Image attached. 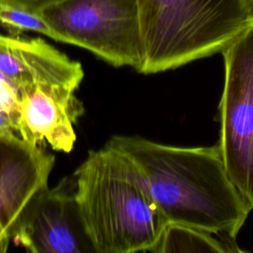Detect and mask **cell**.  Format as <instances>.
<instances>
[{
    "label": "cell",
    "instance_id": "cell-15",
    "mask_svg": "<svg viewBox=\"0 0 253 253\" xmlns=\"http://www.w3.org/2000/svg\"><path fill=\"white\" fill-rule=\"evenodd\" d=\"M248 3H249L250 15H251V18H252V20H253V0H248Z\"/></svg>",
    "mask_w": 253,
    "mask_h": 253
},
{
    "label": "cell",
    "instance_id": "cell-6",
    "mask_svg": "<svg viewBox=\"0 0 253 253\" xmlns=\"http://www.w3.org/2000/svg\"><path fill=\"white\" fill-rule=\"evenodd\" d=\"M12 240L33 253L95 252L79 214L74 179L45 188L20 219Z\"/></svg>",
    "mask_w": 253,
    "mask_h": 253
},
{
    "label": "cell",
    "instance_id": "cell-5",
    "mask_svg": "<svg viewBox=\"0 0 253 253\" xmlns=\"http://www.w3.org/2000/svg\"><path fill=\"white\" fill-rule=\"evenodd\" d=\"M219 147L227 173L253 210V23L222 51Z\"/></svg>",
    "mask_w": 253,
    "mask_h": 253
},
{
    "label": "cell",
    "instance_id": "cell-16",
    "mask_svg": "<svg viewBox=\"0 0 253 253\" xmlns=\"http://www.w3.org/2000/svg\"><path fill=\"white\" fill-rule=\"evenodd\" d=\"M7 37H8V36H4V35H1V34H0V42H4V41H6Z\"/></svg>",
    "mask_w": 253,
    "mask_h": 253
},
{
    "label": "cell",
    "instance_id": "cell-10",
    "mask_svg": "<svg viewBox=\"0 0 253 253\" xmlns=\"http://www.w3.org/2000/svg\"><path fill=\"white\" fill-rule=\"evenodd\" d=\"M233 238L208 230L168 222L159 241L150 250L165 252H240Z\"/></svg>",
    "mask_w": 253,
    "mask_h": 253
},
{
    "label": "cell",
    "instance_id": "cell-2",
    "mask_svg": "<svg viewBox=\"0 0 253 253\" xmlns=\"http://www.w3.org/2000/svg\"><path fill=\"white\" fill-rule=\"evenodd\" d=\"M75 200L97 253L150 251L168 221L125 154L106 143L73 175Z\"/></svg>",
    "mask_w": 253,
    "mask_h": 253
},
{
    "label": "cell",
    "instance_id": "cell-13",
    "mask_svg": "<svg viewBox=\"0 0 253 253\" xmlns=\"http://www.w3.org/2000/svg\"><path fill=\"white\" fill-rule=\"evenodd\" d=\"M61 0H0V4H10L41 13L43 9Z\"/></svg>",
    "mask_w": 253,
    "mask_h": 253
},
{
    "label": "cell",
    "instance_id": "cell-12",
    "mask_svg": "<svg viewBox=\"0 0 253 253\" xmlns=\"http://www.w3.org/2000/svg\"><path fill=\"white\" fill-rule=\"evenodd\" d=\"M21 90L0 71V111L7 113L15 122L19 132Z\"/></svg>",
    "mask_w": 253,
    "mask_h": 253
},
{
    "label": "cell",
    "instance_id": "cell-1",
    "mask_svg": "<svg viewBox=\"0 0 253 253\" xmlns=\"http://www.w3.org/2000/svg\"><path fill=\"white\" fill-rule=\"evenodd\" d=\"M132 164L167 221L235 239L252 211L231 181L217 143L178 147L140 136L107 141Z\"/></svg>",
    "mask_w": 253,
    "mask_h": 253
},
{
    "label": "cell",
    "instance_id": "cell-7",
    "mask_svg": "<svg viewBox=\"0 0 253 253\" xmlns=\"http://www.w3.org/2000/svg\"><path fill=\"white\" fill-rule=\"evenodd\" d=\"M54 156L20 136H0V253L33 201L47 188Z\"/></svg>",
    "mask_w": 253,
    "mask_h": 253
},
{
    "label": "cell",
    "instance_id": "cell-4",
    "mask_svg": "<svg viewBox=\"0 0 253 253\" xmlns=\"http://www.w3.org/2000/svg\"><path fill=\"white\" fill-rule=\"evenodd\" d=\"M41 14L60 42L87 49L115 67L140 68L143 46L137 0H61Z\"/></svg>",
    "mask_w": 253,
    "mask_h": 253
},
{
    "label": "cell",
    "instance_id": "cell-14",
    "mask_svg": "<svg viewBox=\"0 0 253 253\" xmlns=\"http://www.w3.org/2000/svg\"><path fill=\"white\" fill-rule=\"evenodd\" d=\"M0 136H20L15 122L3 111H0Z\"/></svg>",
    "mask_w": 253,
    "mask_h": 253
},
{
    "label": "cell",
    "instance_id": "cell-11",
    "mask_svg": "<svg viewBox=\"0 0 253 253\" xmlns=\"http://www.w3.org/2000/svg\"><path fill=\"white\" fill-rule=\"evenodd\" d=\"M0 26L12 37H20L24 32H35L60 42L59 36L41 13L18 6L0 4Z\"/></svg>",
    "mask_w": 253,
    "mask_h": 253
},
{
    "label": "cell",
    "instance_id": "cell-8",
    "mask_svg": "<svg viewBox=\"0 0 253 253\" xmlns=\"http://www.w3.org/2000/svg\"><path fill=\"white\" fill-rule=\"evenodd\" d=\"M84 107L75 90L62 85H34L22 90L19 135L41 146L47 142L53 150L68 153L76 141L73 125Z\"/></svg>",
    "mask_w": 253,
    "mask_h": 253
},
{
    "label": "cell",
    "instance_id": "cell-9",
    "mask_svg": "<svg viewBox=\"0 0 253 253\" xmlns=\"http://www.w3.org/2000/svg\"><path fill=\"white\" fill-rule=\"evenodd\" d=\"M0 71L21 90L34 85H62L77 90L82 65L41 38L8 36L0 42Z\"/></svg>",
    "mask_w": 253,
    "mask_h": 253
},
{
    "label": "cell",
    "instance_id": "cell-3",
    "mask_svg": "<svg viewBox=\"0 0 253 253\" xmlns=\"http://www.w3.org/2000/svg\"><path fill=\"white\" fill-rule=\"evenodd\" d=\"M143 60L139 73L175 69L217 52L253 20L248 0H137Z\"/></svg>",
    "mask_w": 253,
    "mask_h": 253
}]
</instances>
